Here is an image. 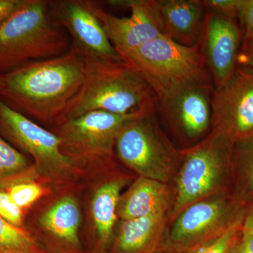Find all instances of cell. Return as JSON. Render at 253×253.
Returning a JSON list of instances; mask_svg holds the SVG:
<instances>
[{
  "mask_svg": "<svg viewBox=\"0 0 253 253\" xmlns=\"http://www.w3.org/2000/svg\"><path fill=\"white\" fill-rule=\"evenodd\" d=\"M21 0H0V23L16 9Z\"/></svg>",
  "mask_w": 253,
  "mask_h": 253,
  "instance_id": "4dcf8cb0",
  "label": "cell"
},
{
  "mask_svg": "<svg viewBox=\"0 0 253 253\" xmlns=\"http://www.w3.org/2000/svg\"><path fill=\"white\" fill-rule=\"evenodd\" d=\"M86 61L74 46L0 73V100L38 124H57L81 89Z\"/></svg>",
  "mask_w": 253,
  "mask_h": 253,
  "instance_id": "6da1fadb",
  "label": "cell"
},
{
  "mask_svg": "<svg viewBox=\"0 0 253 253\" xmlns=\"http://www.w3.org/2000/svg\"><path fill=\"white\" fill-rule=\"evenodd\" d=\"M0 253H41L36 241L21 228L0 216Z\"/></svg>",
  "mask_w": 253,
  "mask_h": 253,
  "instance_id": "44dd1931",
  "label": "cell"
},
{
  "mask_svg": "<svg viewBox=\"0 0 253 253\" xmlns=\"http://www.w3.org/2000/svg\"><path fill=\"white\" fill-rule=\"evenodd\" d=\"M71 47L67 32L51 14L49 0H21L0 23V73L56 57Z\"/></svg>",
  "mask_w": 253,
  "mask_h": 253,
  "instance_id": "3957f363",
  "label": "cell"
},
{
  "mask_svg": "<svg viewBox=\"0 0 253 253\" xmlns=\"http://www.w3.org/2000/svg\"><path fill=\"white\" fill-rule=\"evenodd\" d=\"M154 113L141 115L122 126L115 142L119 159L139 174L168 184L182 160L154 120Z\"/></svg>",
  "mask_w": 253,
  "mask_h": 253,
  "instance_id": "8992f818",
  "label": "cell"
},
{
  "mask_svg": "<svg viewBox=\"0 0 253 253\" xmlns=\"http://www.w3.org/2000/svg\"><path fill=\"white\" fill-rule=\"evenodd\" d=\"M243 215L244 212L221 235L208 241L193 253H230L241 234Z\"/></svg>",
  "mask_w": 253,
  "mask_h": 253,
  "instance_id": "603a6c76",
  "label": "cell"
},
{
  "mask_svg": "<svg viewBox=\"0 0 253 253\" xmlns=\"http://www.w3.org/2000/svg\"><path fill=\"white\" fill-rule=\"evenodd\" d=\"M0 129L15 144L31 155L41 172L61 176L70 172L73 161L63 154L62 140L0 100Z\"/></svg>",
  "mask_w": 253,
  "mask_h": 253,
  "instance_id": "8fae6325",
  "label": "cell"
},
{
  "mask_svg": "<svg viewBox=\"0 0 253 253\" xmlns=\"http://www.w3.org/2000/svg\"><path fill=\"white\" fill-rule=\"evenodd\" d=\"M245 206L227 192L194 203L173 219L163 246L168 253H193L224 232Z\"/></svg>",
  "mask_w": 253,
  "mask_h": 253,
  "instance_id": "52a82bcc",
  "label": "cell"
},
{
  "mask_svg": "<svg viewBox=\"0 0 253 253\" xmlns=\"http://www.w3.org/2000/svg\"><path fill=\"white\" fill-rule=\"evenodd\" d=\"M206 11L231 18L238 17L240 0H204Z\"/></svg>",
  "mask_w": 253,
  "mask_h": 253,
  "instance_id": "484cf974",
  "label": "cell"
},
{
  "mask_svg": "<svg viewBox=\"0 0 253 253\" xmlns=\"http://www.w3.org/2000/svg\"><path fill=\"white\" fill-rule=\"evenodd\" d=\"M238 18L244 27V45L253 38V0H240Z\"/></svg>",
  "mask_w": 253,
  "mask_h": 253,
  "instance_id": "4316f807",
  "label": "cell"
},
{
  "mask_svg": "<svg viewBox=\"0 0 253 253\" xmlns=\"http://www.w3.org/2000/svg\"><path fill=\"white\" fill-rule=\"evenodd\" d=\"M124 59L136 68L158 101L191 86L213 84L199 46L182 45L167 36L158 37Z\"/></svg>",
  "mask_w": 253,
  "mask_h": 253,
  "instance_id": "277c9868",
  "label": "cell"
},
{
  "mask_svg": "<svg viewBox=\"0 0 253 253\" xmlns=\"http://www.w3.org/2000/svg\"><path fill=\"white\" fill-rule=\"evenodd\" d=\"M29 167L28 158L0 136V181L21 175Z\"/></svg>",
  "mask_w": 253,
  "mask_h": 253,
  "instance_id": "7402d4cb",
  "label": "cell"
},
{
  "mask_svg": "<svg viewBox=\"0 0 253 253\" xmlns=\"http://www.w3.org/2000/svg\"><path fill=\"white\" fill-rule=\"evenodd\" d=\"M124 179L110 181L96 190L91 201V214L100 242L107 246L112 237L118 217Z\"/></svg>",
  "mask_w": 253,
  "mask_h": 253,
  "instance_id": "ac0fdd59",
  "label": "cell"
},
{
  "mask_svg": "<svg viewBox=\"0 0 253 253\" xmlns=\"http://www.w3.org/2000/svg\"><path fill=\"white\" fill-rule=\"evenodd\" d=\"M6 192L15 204L23 211L35 204L42 196L43 189L36 183L21 181L11 184Z\"/></svg>",
  "mask_w": 253,
  "mask_h": 253,
  "instance_id": "cb8c5ba5",
  "label": "cell"
},
{
  "mask_svg": "<svg viewBox=\"0 0 253 253\" xmlns=\"http://www.w3.org/2000/svg\"><path fill=\"white\" fill-rule=\"evenodd\" d=\"M168 212L122 220L113 253H156L163 244Z\"/></svg>",
  "mask_w": 253,
  "mask_h": 253,
  "instance_id": "e0dca14e",
  "label": "cell"
},
{
  "mask_svg": "<svg viewBox=\"0 0 253 253\" xmlns=\"http://www.w3.org/2000/svg\"><path fill=\"white\" fill-rule=\"evenodd\" d=\"M85 61L81 89L58 123L90 111L126 114L141 109H157L158 101L154 91L126 59Z\"/></svg>",
  "mask_w": 253,
  "mask_h": 253,
  "instance_id": "7a4b0ae2",
  "label": "cell"
},
{
  "mask_svg": "<svg viewBox=\"0 0 253 253\" xmlns=\"http://www.w3.org/2000/svg\"><path fill=\"white\" fill-rule=\"evenodd\" d=\"M170 193L167 184L139 176L121 195L118 216L122 220L168 212Z\"/></svg>",
  "mask_w": 253,
  "mask_h": 253,
  "instance_id": "2e32d148",
  "label": "cell"
},
{
  "mask_svg": "<svg viewBox=\"0 0 253 253\" xmlns=\"http://www.w3.org/2000/svg\"><path fill=\"white\" fill-rule=\"evenodd\" d=\"M165 33L182 45L199 46L206 9L201 0H156Z\"/></svg>",
  "mask_w": 253,
  "mask_h": 253,
  "instance_id": "9a60e30c",
  "label": "cell"
},
{
  "mask_svg": "<svg viewBox=\"0 0 253 253\" xmlns=\"http://www.w3.org/2000/svg\"><path fill=\"white\" fill-rule=\"evenodd\" d=\"M233 196L244 205L253 202V137L234 146L231 163Z\"/></svg>",
  "mask_w": 253,
  "mask_h": 253,
  "instance_id": "ffe728a7",
  "label": "cell"
},
{
  "mask_svg": "<svg viewBox=\"0 0 253 253\" xmlns=\"http://www.w3.org/2000/svg\"><path fill=\"white\" fill-rule=\"evenodd\" d=\"M155 111L141 109L126 114L90 111L58 123L53 132L62 140L63 154L73 161L108 158L112 154L116 137L125 123Z\"/></svg>",
  "mask_w": 253,
  "mask_h": 253,
  "instance_id": "ba28073f",
  "label": "cell"
},
{
  "mask_svg": "<svg viewBox=\"0 0 253 253\" xmlns=\"http://www.w3.org/2000/svg\"><path fill=\"white\" fill-rule=\"evenodd\" d=\"M234 146L224 136L212 130L197 144L183 150L171 219L194 203L226 192L228 181L231 180Z\"/></svg>",
  "mask_w": 253,
  "mask_h": 253,
  "instance_id": "5b68a950",
  "label": "cell"
},
{
  "mask_svg": "<svg viewBox=\"0 0 253 253\" xmlns=\"http://www.w3.org/2000/svg\"><path fill=\"white\" fill-rule=\"evenodd\" d=\"M0 216L10 224L21 228L23 211L15 204L6 191L0 190Z\"/></svg>",
  "mask_w": 253,
  "mask_h": 253,
  "instance_id": "d4e9b609",
  "label": "cell"
},
{
  "mask_svg": "<svg viewBox=\"0 0 253 253\" xmlns=\"http://www.w3.org/2000/svg\"><path fill=\"white\" fill-rule=\"evenodd\" d=\"M240 66L249 68L253 71V38L242 45L237 59Z\"/></svg>",
  "mask_w": 253,
  "mask_h": 253,
  "instance_id": "f1b7e54d",
  "label": "cell"
},
{
  "mask_svg": "<svg viewBox=\"0 0 253 253\" xmlns=\"http://www.w3.org/2000/svg\"><path fill=\"white\" fill-rule=\"evenodd\" d=\"M40 222L56 239L71 246L79 245L81 214L77 201L71 196L60 199L42 214Z\"/></svg>",
  "mask_w": 253,
  "mask_h": 253,
  "instance_id": "d6986e66",
  "label": "cell"
},
{
  "mask_svg": "<svg viewBox=\"0 0 253 253\" xmlns=\"http://www.w3.org/2000/svg\"><path fill=\"white\" fill-rule=\"evenodd\" d=\"M241 231L253 234V202L245 206Z\"/></svg>",
  "mask_w": 253,
  "mask_h": 253,
  "instance_id": "f546056e",
  "label": "cell"
},
{
  "mask_svg": "<svg viewBox=\"0 0 253 253\" xmlns=\"http://www.w3.org/2000/svg\"><path fill=\"white\" fill-rule=\"evenodd\" d=\"M230 253H253V234L241 231Z\"/></svg>",
  "mask_w": 253,
  "mask_h": 253,
  "instance_id": "83f0119b",
  "label": "cell"
},
{
  "mask_svg": "<svg viewBox=\"0 0 253 253\" xmlns=\"http://www.w3.org/2000/svg\"><path fill=\"white\" fill-rule=\"evenodd\" d=\"M241 32L233 18L206 10L199 44L212 77L214 89L224 85L238 67Z\"/></svg>",
  "mask_w": 253,
  "mask_h": 253,
  "instance_id": "4fadbf2b",
  "label": "cell"
},
{
  "mask_svg": "<svg viewBox=\"0 0 253 253\" xmlns=\"http://www.w3.org/2000/svg\"><path fill=\"white\" fill-rule=\"evenodd\" d=\"M213 91V84L191 86L158 101V107L174 130L195 140L206 134L212 126Z\"/></svg>",
  "mask_w": 253,
  "mask_h": 253,
  "instance_id": "5bb4252c",
  "label": "cell"
},
{
  "mask_svg": "<svg viewBox=\"0 0 253 253\" xmlns=\"http://www.w3.org/2000/svg\"><path fill=\"white\" fill-rule=\"evenodd\" d=\"M95 16L118 54L124 58L158 37L166 36L156 0H111L107 4L130 9L128 17H118L89 0Z\"/></svg>",
  "mask_w": 253,
  "mask_h": 253,
  "instance_id": "9c48e42d",
  "label": "cell"
},
{
  "mask_svg": "<svg viewBox=\"0 0 253 253\" xmlns=\"http://www.w3.org/2000/svg\"><path fill=\"white\" fill-rule=\"evenodd\" d=\"M212 130L235 145L253 137V71L238 66L212 96Z\"/></svg>",
  "mask_w": 253,
  "mask_h": 253,
  "instance_id": "30bf717a",
  "label": "cell"
},
{
  "mask_svg": "<svg viewBox=\"0 0 253 253\" xmlns=\"http://www.w3.org/2000/svg\"><path fill=\"white\" fill-rule=\"evenodd\" d=\"M51 14L86 60L124 59L110 42L89 0H49Z\"/></svg>",
  "mask_w": 253,
  "mask_h": 253,
  "instance_id": "7c38bea8",
  "label": "cell"
}]
</instances>
